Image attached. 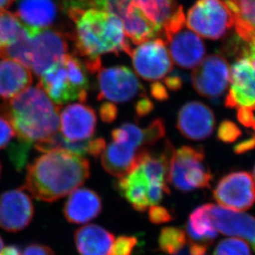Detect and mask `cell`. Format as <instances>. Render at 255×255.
Segmentation results:
<instances>
[{
	"instance_id": "cell-8",
	"label": "cell",
	"mask_w": 255,
	"mask_h": 255,
	"mask_svg": "<svg viewBox=\"0 0 255 255\" xmlns=\"http://www.w3.org/2000/svg\"><path fill=\"white\" fill-rule=\"evenodd\" d=\"M116 188L139 212L156 206L162 201L165 194H170L167 185L153 181L138 163L129 173L120 178L116 182Z\"/></svg>"
},
{
	"instance_id": "cell-40",
	"label": "cell",
	"mask_w": 255,
	"mask_h": 255,
	"mask_svg": "<svg viewBox=\"0 0 255 255\" xmlns=\"http://www.w3.org/2000/svg\"><path fill=\"white\" fill-rule=\"evenodd\" d=\"M253 109L243 107L238 109L237 118L240 123L247 128H252L255 131V115Z\"/></svg>"
},
{
	"instance_id": "cell-10",
	"label": "cell",
	"mask_w": 255,
	"mask_h": 255,
	"mask_svg": "<svg viewBox=\"0 0 255 255\" xmlns=\"http://www.w3.org/2000/svg\"><path fill=\"white\" fill-rule=\"evenodd\" d=\"M136 73L143 80L156 81L172 71V58L162 38L142 42L129 54Z\"/></svg>"
},
{
	"instance_id": "cell-1",
	"label": "cell",
	"mask_w": 255,
	"mask_h": 255,
	"mask_svg": "<svg viewBox=\"0 0 255 255\" xmlns=\"http://www.w3.org/2000/svg\"><path fill=\"white\" fill-rule=\"evenodd\" d=\"M66 13L75 23L74 43L76 51L85 57L86 68L95 73L101 68V56L119 55L132 50L120 17L95 8H71Z\"/></svg>"
},
{
	"instance_id": "cell-7",
	"label": "cell",
	"mask_w": 255,
	"mask_h": 255,
	"mask_svg": "<svg viewBox=\"0 0 255 255\" xmlns=\"http://www.w3.org/2000/svg\"><path fill=\"white\" fill-rule=\"evenodd\" d=\"M186 20L190 29L211 40L226 36L234 26L233 15L223 0H197Z\"/></svg>"
},
{
	"instance_id": "cell-20",
	"label": "cell",
	"mask_w": 255,
	"mask_h": 255,
	"mask_svg": "<svg viewBox=\"0 0 255 255\" xmlns=\"http://www.w3.org/2000/svg\"><path fill=\"white\" fill-rule=\"evenodd\" d=\"M102 210V201L97 192L88 188L72 191L64 206V216L73 224L88 223L96 219Z\"/></svg>"
},
{
	"instance_id": "cell-50",
	"label": "cell",
	"mask_w": 255,
	"mask_h": 255,
	"mask_svg": "<svg viewBox=\"0 0 255 255\" xmlns=\"http://www.w3.org/2000/svg\"><path fill=\"white\" fill-rule=\"evenodd\" d=\"M2 249H3V242H2V239L0 237V252L2 251Z\"/></svg>"
},
{
	"instance_id": "cell-27",
	"label": "cell",
	"mask_w": 255,
	"mask_h": 255,
	"mask_svg": "<svg viewBox=\"0 0 255 255\" xmlns=\"http://www.w3.org/2000/svg\"><path fill=\"white\" fill-rule=\"evenodd\" d=\"M187 235L190 243L208 247L218 236V232L211 223L207 205L199 206L191 214L187 225Z\"/></svg>"
},
{
	"instance_id": "cell-3",
	"label": "cell",
	"mask_w": 255,
	"mask_h": 255,
	"mask_svg": "<svg viewBox=\"0 0 255 255\" xmlns=\"http://www.w3.org/2000/svg\"><path fill=\"white\" fill-rule=\"evenodd\" d=\"M59 108L38 84L4 101L0 112L11 124L17 138L32 144L57 133Z\"/></svg>"
},
{
	"instance_id": "cell-23",
	"label": "cell",
	"mask_w": 255,
	"mask_h": 255,
	"mask_svg": "<svg viewBox=\"0 0 255 255\" xmlns=\"http://www.w3.org/2000/svg\"><path fill=\"white\" fill-rule=\"evenodd\" d=\"M115 241L113 234L96 225H88L75 232V244L81 255H109Z\"/></svg>"
},
{
	"instance_id": "cell-22",
	"label": "cell",
	"mask_w": 255,
	"mask_h": 255,
	"mask_svg": "<svg viewBox=\"0 0 255 255\" xmlns=\"http://www.w3.org/2000/svg\"><path fill=\"white\" fill-rule=\"evenodd\" d=\"M32 82V73L27 67L12 60L0 61V99L9 101Z\"/></svg>"
},
{
	"instance_id": "cell-9",
	"label": "cell",
	"mask_w": 255,
	"mask_h": 255,
	"mask_svg": "<svg viewBox=\"0 0 255 255\" xmlns=\"http://www.w3.org/2000/svg\"><path fill=\"white\" fill-rule=\"evenodd\" d=\"M99 101L124 103L136 96H145L144 87L137 76L126 66H117L100 69L97 75Z\"/></svg>"
},
{
	"instance_id": "cell-51",
	"label": "cell",
	"mask_w": 255,
	"mask_h": 255,
	"mask_svg": "<svg viewBox=\"0 0 255 255\" xmlns=\"http://www.w3.org/2000/svg\"><path fill=\"white\" fill-rule=\"evenodd\" d=\"M253 176H254V178H255V167H254Z\"/></svg>"
},
{
	"instance_id": "cell-5",
	"label": "cell",
	"mask_w": 255,
	"mask_h": 255,
	"mask_svg": "<svg viewBox=\"0 0 255 255\" xmlns=\"http://www.w3.org/2000/svg\"><path fill=\"white\" fill-rule=\"evenodd\" d=\"M172 61L182 68H195L206 55V46L196 32L187 27L182 6H178L161 32Z\"/></svg>"
},
{
	"instance_id": "cell-47",
	"label": "cell",
	"mask_w": 255,
	"mask_h": 255,
	"mask_svg": "<svg viewBox=\"0 0 255 255\" xmlns=\"http://www.w3.org/2000/svg\"><path fill=\"white\" fill-rule=\"evenodd\" d=\"M0 255H22V254L17 246H9L2 249Z\"/></svg>"
},
{
	"instance_id": "cell-31",
	"label": "cell",
	"mask_w": 255,
	"mask_h": 255,
	"mask_svg": "<svg viewBox=\"0 0 255 255\" xmlns=\"http://www.w3.org/2000/svg\"><path fill=\"white\" fill-rule=\"evenodd\" d=\"M111 136L115 142H125L137 149L142 150V147L148 146L146 128H142L134 124H124L114 129Z\"/></svg>"
},
{
	"instance_id": "cell-32",
	"label": "cell",
	"mask_w": 255,
	"mask_h": 255,
	"mask_svg": "<svg viewBox=\"0 0 255 255\" xmlns=\"http://www.w3.org/2000/svg\"><path fill=\"white\" fill-rule=\"evenodd\" d=\"M25 27L13 12L0 10V44H12L23 33Z\"/></svg>"
},
{
	"instance_id": "cell-48",
	"label": "cell",
	"mask_w": 255,
	"mask_h": 255,
	"mask_svg": "<svg viewBox=\"0 0 255 255\" xmlns=\"http://www.w3.org/2000/svg\"><path fill=\"white\" fill-rule=\"evenodd\" d=\"M14 0H0V10L7 9L13 3Z\"/></svg>"
},
{
	"instance_id": "cell-45",
	"label": "cell",
	"mask_w": 255,
	"mask_h": 255,
	"mask_svg": "<svg viewBox=\"0 0 255 255\" xmlns=\"http://www.w3.org/2000/svg\"><path fill=\"white\" fill-rule=\"evenodd\" d=\"M164 82L167 89L172 91H178L182 88L183 81L179 74L173 73L168 75L165 78Z\"/></svg>"
},
{
	"instance_id": "cell-13",
	"label": "cell",
	"mask_w": 255,
	"mask_h": 255,
	"mask_svg": "<svg viewBox=\"0 0 255 255\" xmlns=\"http://www.w3.org/2000/svg\"><path fill=\"white\" fill-rule=\"evenodd\" d=\"M231 88L226 96V107H251L255 111V58L243 53L230 71Z\"/></svg>"
},
{
	"instance_id": "cell-15",
	"label": "cell",
	"mask_w": 255,
	"mask_h": 255,
	"mask_svg": "<svg viewBox=\"0 0 255 255\" xmlns=\"http://www.w3.org/2000/svg\"><path fill=\"white\" fill-rule=\"evenodd\" d=\"M207 212L217 232L247 241L255 251V217L213 204H207Z\"/></svg>"
},
{
	"instance_id": "cell-2",
	"label": "cell",
	"mask_w": 255,
	"mask_h": 255,
	"mask_svg": "<svg viewBox=\"0 0 255 255\" xmlns=\"http://www.w3.org/2000/svg\"><path fill=\"white\" fill-rule=\"evenodd\" d=\"M88 160L64 150H52L27 167L23 189L39 201L53 202L77 189L90 177Z\"/></svg>"
},
{
	"instance_id": "cell-37",
	"label": "cell",
	"mask_w": 255,
	"mask_h": 255,
	"mask_svg": "<svg viewBox=\"0 0 255 255\" xmlns=\"http://www.w3.org/2000/svg\"><path fill=\"white\" fill-rule=\"evenodd\" d=\"M148 146H152L162 139L166 134L165 124L161 119H156L146 127Z\"/></svg>"
},
{
	"instance_id": "cell-38",
	"label": "cell",
	"mask_w": 255,
	"mask_h": 255,
	"mask_svg": "<svg viewBox=\"0 0 255 255\" xmlns=\"http://www.w3.org/2000/svg\"><path fill=\"white\" fill-rule=\"evenodd\" d=\"M148 217L151 222L153 224L167 223L172 221V213L167 208L162 206H152L150 207L148 211Z\"/></svg>"
},
{
	"instance_id": "cell-34",
	"label": "cell",
	"mask_w": 255,
	"mask_h": 255,
	"mask_svg": "<svg viewBox=\"0 0 255 255\" xmlns=\"http://www.w3.org/2000/svg\"><path fill=\"white\" fill-rule=\"evenodd\" d=\"M31 146L32 144L29 142L17 138L8 147L7 153L10 161L17 171H22L26 166Z\"/></svg>"
},
{
	"instance_id": "cell-43",
	"label": "cell",
	"mask_w": 255,
	"mask_h": 255,
	"mask_svg": "<svg viewBox=\"0 0 255 255\" xmlns=\"http://www.w3.org/2000/svg\"><path fill=\"white\" fill-rule=\"evenodd\" d=\"M22 255H55V254L48 246L33 244L27 246Z\"/></svg>"
},
{
	"instance_id": "cell-12",
	"label": "cell",
	"mask_w": 255,
	"mask_h": 255,
	"mask_svg": "<svg viewBox=\"0 0 255 255\" xmlns=\"http://www.w3.org/2000/svg\"><path fill=\"white\" fill-rule=\"evenodd\" d=\"M68 50L67 37L59 30L47 27L32 37L30 67L36 76H41L58 62Z\"/></svg>"
},
{
	"instance_id": "cell-24",
	"label": "cell",
	"mask_w": 255,
	"mask_h": 255,
	"mask_svg": "<svg viewBox=\"0 0 255 255\" xmlns=\"http://www.w3.org/2000/svg\"><path fill=\"white\" fill-rule=\"evenodd\" d=\"M106 146V140L101 137L78 142H71L59 133H56L47 139L36 142L35 144L36 149L39 152H47L52 150H64L81 157L85 155H91L95 157H98L102 153Z\"/></svg>"
},
{
	"instance_id": "cell-4",
	"label": "cell",
	"mask_w": 255,
	"mask_h": 255,
	"mask_svg": "<svg viewBox=\"0 0 255 255\" xmlns=\"http://www.w3.org/2000/svg\"><path fill=\"white\" fill-rule=\"evenodd\" d=\"M39 85L59 107L71 101L85 102L90 89L88 70L78 57L64 55L40 76Z\"/></svg>"
},
{
	"instance_id": "cell-42",
	"label": "cell",
	"mask_w": 255,
	"mask_h": 255,
	"mask_svg": "<svg viewBox=\"0 0 255 255\" xmlns=\"http://www.w3.org/2000/svg\"><path fill=\"white\" fill-rule=\"evenodd\" d=\"M153 111V103L147 98L146 95L141 96L139 101L135 104V111L137 116L143 117L151 113Z\"/></svg>"
},
{
	"instance_id": "cell-49",
	"label": "cell",
	"mask_w": 255,
	"mask_h": 255,
	"mask_svg": "<svg viewBox=\"0 0 255 255\" xmlns=\"http://www.w3.org/2000/svg\"><path fill=\"white\" fill-rule=\"evenodd\" d=\"M174 255H191L189 251H188V245L182 251H180L179 253L176 254Z\"/></svg>"
},
{
	"instance_id": "cell-26",
	"label": "cell",
	"mask_w": 255,
	"mask_h": 255,
	"mask_svg": "<svg viewBox=\"0 0 255 255\" xmlns=\"http://www.w3.org/2000/svg\"><path fill=\"white\" fill-rule=\"evenodd\" d=\"M234 17L236 33L245 42L255 39V0H226Z\"/></svg>"
},
{
	"instance_id": "cell-35",
	"label": "cell",
	"mask_w": 255,
	"mask_h": 255,
	"mask_svg": "<svg viewBox=\"0 0 255 255\" xmlns=\"http://www.w3.org/2000/svg\"><path fill=\"white\" fill-rule=\"evenodd\" d=\"M137 242L133 236H121L114 241L109 255H131Z\"/></svg>"
},
{
	"instance_id": "cell-29",
	"label": "cell",
	"mask_w": 255,
	"mask_h": 255,
	"mask_svg": "<svg viewBox=\"0 0 255 255\" xmlns=\"http://www.w3.org/2000/svg\"><path fill=\"white\" fill-rule=\"evenodd\" d=\"M187 232L178 227H165L160 232L158 246L160 251L167 255L179 253L188 245Z\"/></svg>"
},
{
	"instance_id": "cell-17",
	"label": "cell",
	"mask_w": 255,
	"mask_h": 255,
	"mask_svg": "<svg viewBox=\"0 0 255 255\" xmlns=\"http://www.w3.org/2000/svg\"><path fill=\"white\" fill-rule=\"evenodd\" d=\"M215 125L216 119L213 111L198 101L185 104L177 115V129L188 139H206L213 132Z\"/></svg>"
},
{
	"instance_id": "cell-41",
	"label": "cell",
	"mask_w": 255,
	"mask_h": 255,
	"mask_svg": "<svg viewBox=\"0 0 255 255\" xmlns=\"http://www.w3.org/2000/svg\"><path fill=\"white\" fill-rule=\"evenodd\" d=\"M118 115V110L113 103L106 102L101 105L100 108V116L105 123H112L116 121Z\"/></svg>"
},
{
	"instance_id": "cell-16",
	"label": "cell",
	"mask_w": 255,
	"mask_h": 255,
	"mask_svg": "<svg viewBox=\"0 0 255 255\" xmlns=\"http://www.w3.org/2000/svg\"><path fill=\"white\" fill-rule=\"evenodd\" d=\"M34 206L23 188L11 190L0 196V228L18 232L32 221Z\"/></svg>"
},
{
	"instance_id": "cell-6",
	"label": "cell",
	"mask_w": 255,
	"mask_h": 255,
	"mask_svg": "<svg viewBox=\"0 0 255 255\" xmlns=\"http://www.w3.org/2000/svg\"><path fill=\"white\" fill-rule=\"evenodd\" d=\"M212 174L201 147L183 146L173 152L170 162L168 182L178 191L187 193L209 188Z\"/></svg>"
},
{
	"instance_id": "cell-44",
	"label": "cell",
	"mask_w": 255,
	"mask_h": 255,
	"mask_svg": "<svg viewBox=\"0 0 255 255\" xmlns=\"http://www.w3.org/2000/svg\"><path fill=\"white\" fill-rule=\"evenodd\" d=\"M151 95L153 98L156 99L157 101H165L168 99V92L166 86H163L162 83L158 81H154L151 85Z\"/></svg>"
},
{
	"instance_id": "cell-30",
	"label": "cell",
	"mask_w": 255,
	"mask_h": 255,
	"mask_svg": "<svg viewBox=\"0 0 255 255\" xmlns=\"http://www.w3.org/2000/svg\"><path fill=\"white\" fill-rule=\"evenodd\" d=\"M31 41L32 37L27 33V30H25L12 44L0 47V58L12 60L29 68Z\"/></svg>"
},
{
	"instance_id": "cell-11",
	"label": "cell",
	"mask_w": 255,
	"mask_h": 255,
	"mask_svg": "<svg viewBox=\"0 0 255 255\" xmlns=\"http://www.w3.org/2000/svg\"><path fill=\"white\" fill-rule=\"evenodd\" d=\"M220 206L233 211H246L255 203V185L249 172H234L222 177L213 191Z\"/></svg>"
},
{
	"instance_id": "cell-25",
	"label": "cell",
	"mask_w": 255,
	"mask_h": 255,
	"mask_svg": "<svg viewBox=\"0 0 255 255\" xmlns=\"http://www.w3.org/2000/svg\"><path fill=\"white\" fill-rule=\"evenodd\" d=\"M63 7L65 10L71 8L103 10L116 15L121 18L122 23L127 22L137 12H142L135 6L132 0H63Z\"/></svg>"
},
{
	"instance_id": "cell-21",
	"label": "cell",
	"mask_w": 255,
	"mask_h": 255,
	"mask_svg": "<svg viewBox=\"0 0 255 255\" xmlns=\"http://www.w3.org/2000/svg\"><path fill=\"white\" fill-rule=\"evenodd\" d=\"M142 151L125 142L113 141L101 153V164L109 174L121 178L137 166Z\"/></svg>"
},
{
	"instance_id": "cell-33",
	"label": "cell",
	"mask_w": 255,
	"mask_h": 255,
	"mask_svg": "<svg viewBox=\"0 0 255 255\" xmlns=\"http://www.w3.org/2000/svg\"><path fill=\"white\" fill-rule=\"evenodd\" d=\"M213 255H252L246 241L241 239H226L217 245Z\"/></svg>"
},
{
	"instance_id": "cell-19",
	"label": "cell",
	"mask_w": 255,
	"mask_h": 255,
	"mask_svg": "<svg viewBox=\"0 0 255 255\" xmlns=\"http://www.w3.org/2000/svg\"><path fill=\"white\" fill-rule=\"evenodd\" d=\"M15 14L22 22L27 33L32 37L40 30L50 27L57 19V0H14Z\"/></svg>"
},
{
	"instance_id": "cell-28",
	"label": "cell",
	"mask_w": 255,
	"mask_h": 255,
	"mask_svg": "<svg viewBox=\"0 0 255 255\" xmlns=\"http://www.w3.org/2000/svg\"><path fill=\"white\" fill-rule=\"evenodd\" d=\"M132 2L161 28L178 7L176 0H132Z\"/></svg>"
},
{
	"instance_id": "cell-52",
	"label": "cell",
	"mask_w": 255,
	"mask_h": 255,
	"mask_svg": "<svg viewBox=\"0 0 255 255\" xmlns=\"http://www.w3.org/2000/svg\"><path fill=\"white\" fill-rule=\"evenodd\" d=\"M1 170H2V167H1V164H0V177H1Z\"/></svg>"
},
{
	"instance_id": "cell-36",
	"label": "cell",
	"mask_w": 255,
	"mask_h": 255,
	"mask_svg": "<svg viewBox=\"0 0 255 255\" xmlns=\"http://www.w3.org/2000/svg\"><path fill=\"white\" fill-rule=\"evenodd\" d=\"M241 135L240 128L232 121H223L219 126L217 137L222 142L227 143L235 142Z\"/></svg>"
},
{
	"instance_id": "cell-46",
	"label": "cell",
	"mask_w": 255,
	"mask_h": 255,
	"mask_svg": "<svg viewBox=\"0 0 255 255\" xmlns=\"http://www.w3.org/2000/svg\"><path fill=\"white\" fill-rule=\"evenodd\" d=\"M255 147V137H250L248 139L244 140L236 145L234 148V152L236 154H243L246 152L254 149Z\"/></svg>"
},
{
	"instance_id": "cell-18",
	"label": "cell",
	"mask_w": 255,
	"mask_h": 255,
	"mask_svg": "<svg viewBox=\"0 0 255 255\" xmlns=\"http://www.w3.org/2000/svg\"><path fill=\"white\" fill-rule=\"evenodd\" d=\"M96 112L83 104H72L66 106L60 116L62 135L71 142L89 139L96 131Z\"/></svg>"
},
{
	"instance_id": "cell-14",
	"label": "cell",
	"mask_w": 255,
	"mask_h": 255,
	"mask_svg": "<svg viewBox=\"0 0 255 255\" xmlns=\"http://www.w3.org/2000/svg\"><path fill=\"white\" fill-rule=\"evenodd\" d=\"M230 80V67L223 57L211 54L195 67L191 81L197 93L206 98L216 99L223 95Z\"/></svg>"
},
{
	"instance_id": "cell-39",
	"label": "cell",
	"mask_w": 255,
	"mask_h": 255,
	"mask_svg": "<svg viewBox=\"0 0 255 255\" xmlns=\"http://www.w3.org/2000/svg\"><path fill=\"white\" fill-rule=\"evenodd\" d=\"M15 131L7 119L0 116V150L5 148L15 136Z\"/></svg>"
}]
</instances>
